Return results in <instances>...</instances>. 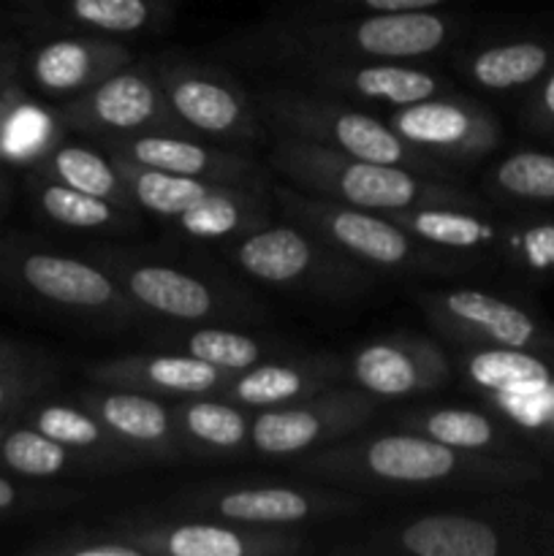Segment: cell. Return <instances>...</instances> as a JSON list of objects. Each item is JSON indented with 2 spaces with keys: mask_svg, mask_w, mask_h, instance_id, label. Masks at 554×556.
I'll return each mask as SVG.
<instances>
[{
  "mask_svg": "<svg viewBox=\"0 0 554 556\" xmlns=\"http://www.w3.org/2000/svg\"><path fill=\"white\" fill-rule=\"evenodd\" d=\"M291 470L307 481L378 494L498 492L541 478V467L527 456L470 454L411 429L356 432L326 448L293 456Z\"/></svg>",
  "mask_w": 554,
  "mask_h": 556,
  "instance_id": "obj_1",
  "label": "cell"
},
{
  "mask_svg": "<svg viewBox=\"0 0 554 556\" xmlns=\"http://www.w3.org/2000/svg\"><path fill=\"white\" fill-rule=\"evenodd\" d=\"M467 20L456 11H400V14H282L231 33L217 47L244 68L272 74L297 60H378L418 63L462 41Z\"/></svg>",
  "mask_w": 554,
  "mask_h": 556,
  "instance_id": "obj_2",
  "label": "cell"
},
{
  "mask_svg": "<svg viewBox=\"0 0 554 556\" xmlns=\"http://www.w3.org/2000/svg\"><path fill=\"white\" fill-rule=\"evenodd\" d=\"M264 163L282 182L356 210L396 215L424 206H478L483 199L456 179L342 155L293 136H272Z\"/></svg>",
  "mask_w": 554,
  "mask_h": 556,
  "instance_id": "obj_3",
  "label": "cell"
},
{
  "mask_svg": "<svg viewBox=\"0 0 554 556\" xmlns=\"http://www.w3.org/2000/svg\"><path fill=\"white\" fill-rule=\"evenodd\" d=\"M277 215L318 233L378 277L400 280H462L483 271L467 255L445 250L407 231L394 217L356 210L324 195L304 193L293 185H272Z\"/></svg>",
  "mask_w": 554,
  "mask_h": 556,
  "instance_id": "obj_4",
  "label": "cell"
},
{
  "mask_svg": "<svg viewBox=\"0 0 554 556\" xmlns=\"http://www.w3.org/2000/svg\"><path fill=\"white\" fill-rule=\"evenodd\" d=\"M541 510L530 505H487L470 510H429L421 516L383 521L345 538L331 554L345 556H516L552 552L543 538Z\"/></svg>",
  "mask_w": 554,
  "mask_h": 556,
  "instance_id": "obj_5",
  "label": "cell"
},
{
  "mask_svg": "<svg viewBox=\"0 0 554 556\" xmlns=\"http://www.w3.org/2000/svg\"><path fill=\"white\" fill-rule=\"evenodd\" d=\"M81 255L101 266L130 302L152 318L182 326H248L266 318V307L237 280L182 269L150 250L125 244H90Z\"/></svg>",
  "mask_w": 554,
  "mask_h": 556,
  "instance_id": "obj_6",
  "label": "cell"
},
{
  "mask_svg": "<svg viewBox=\"0 0 554 556\" xmlns=\"http://www.w3.org/2000/svg\"><path fill=\"white\" fill-rule=\"evenodd\" d=\"M253 98L272 136H293V139L329 147L342 155L411 168V172L427 174V177H456L454 168L407 144L386 123V117H378L356 103L304 90V87L288 85V81H269V85L259 87Z\"/></svg>",
  "mask_w": 554,
  "mask_h": 556,
  "instance_id": "obj_7",
  "label": "cell"
},
{
  "mask_svg": "<svg viewBox=\"0 0 554 556\" xmlns=\"http://www.w3.org/2000/svg\"><path fill=\"white\" fill-rule=\"evenodd\" d=\"M0 286L98 331H128L147 318L87 255H68L11 233H0Z\"/></svg>",
  "mask_w": 554,
  "mask_h": 556,
  "instance_id": "obj_8",
  "label": "cell"
},
{
  "mask_svg": "<svg viewBox=\"0 0 554 556\" xmlns=\"http://www.w3.org/2000/svg\"><path fill=\"white\" fill-rule=\"evenodd\" d=\"M223 255L259 286L318 302H356L380 282L367 266L286 217L223 244Z\"/></svg>",
  "mask_w": 554,
  "mask_h": 556,
  "instance_id": "obj_9",
  "label": "cell"
},
{
  "mask_svg": "<svg viewBox=\"0 0 554 556\" xmlns=\"http://www.w3.org/2000/svg\"><path fill=\"white\" fill-rule=\"evenodd\" d=\"M396 223L427 242L532 280H554V220L538 215H498L478 206H424L396 212Z\"/></svg>",
  "mask_w": 554,
  "mask_h": 556,
  "instance_id": "obj_10",
  "label": "cell"
},
{
  "mask_svg": "<svg viewBox=\"0 0 554 556\" xmlns=\"http://www.w3.org/2000/svg\"><path fill=\"white\" fill-rule=\"evenodd\" d=\"M150 60L168 106L196 136L253 155L266 150L272 134L253 92L226 65L190 58L179 49L150 54Z\"/></svg>",
  "mask_w": 554,
  "mask_h": 556,
  "instance_id": "obj_11",
  "label": "cell"
},
{
  "mask_svg": "<svg viewBox=\"0 0 554 556\" xmlns=\"http://www.w3.org/2000/svg\"><path fill=\"white\" fill-rule=\"evenodd\" d=\"M155 510L174 516L234 521L250 527L304 530L335 519H351L367 510V500L348 489L313 481L310 486L288 483H201L188 486Z\"/></svg>",
  "mask_w": 554,
  "mask_h": 556,
  "instance_id": "obj_12",
  "label": "cell"
},
{
  "mask_svg": "<svg viewBox=\"0 0 554 556\" xmlns=\"http://www.w3.org/2000/svg\"><path fill=\"white\" fill-rule=\"evenodd\" d=\"M106 525L144 556H304L318 548L304 530L174 516L155 508L117 514Z\"/></svg>",
  "mask_w": 554,
  "mask_h": 556,
  "instance_id": "obj_13",
  "label": "cell"
},
{
  "mask_svg": "<svg viewBox=\"0 0 554 556\" xmlns=\"http://www.w3.org/2000/svg\"><path fill=\"white\" fill-rule=\"evenodd\" d=\"M413 302L443 340L459 348H516L554 358V331L514 299L473 286L416 288Z\"/></svg>",
  "mask_w": 554,
  "mask_h": 556,
  "instance_id": "obj_14",
  "label": "cell"
},
{
  "mask_svg": "<svg viewBox=\"0 0 554 556\" xmlns=\"http://www.w3.org/2000/svg\"><path fill=\"white\" fill-rule=\"evenodd\" d=\"M54 112L63 128L79 130L92 141L139 134L196 136L168 106L150 58H136L90 90L54 103Z\"/></svg>",
  "mask_w": 554,
  "mask_h": 556,
  "instance_id": "obj_15",
  "label": "cell"
},
{
  "mask_svg": "<svg viewBox=\"0 0 554 556\" xmlns=\"http://www.w3.org/2000/svg\"><path fill=\"white\" fill-rule=\"evenodd\" d=\"M380 400L358 386L337 383L297 405L255 410L250 451L264 459H293L364 432L378 416Z\"/></svg>",
  "mask_w": 554,
  "mask_h": 556,
  "instance_id": "obj_16",
  "label": "cell"
},
{
  "mask_svg": "<svg viewBox=\"0 0 554 556\" xmlns=\"http://www.w3.org/2000/svg\"><path fill=\"white\" fill-rule=\"evenodd\" d=\"M275 81L324 92L362 109H391L454 90V81L413 63L378 60H297L272 71Z\"/></svg>",
  "mask_w": 554,
  "mask_h": 556,
  "instance_id": "obj_17",
  "label": "cell"
},
{
  "mask_svg": "<svg viewBox=\"0 0 554 556\" xmlns=\"http://www.w3.org/2000/svg\"><path fill=\"white\" fill-rule=\"evenodd\" d=\"M386 123L407 144L454 172L481 163L503 141V128L492 109L456 90L391 109Z\"/></svg>",
  "mask_w": 554,
  "mask_h": 556,
  "instance_id": "obj_18",
  "label": "cell"
},
{
  "mask_svg": "<svg viewBox=\"0 0 554 556\" xmlns=\"http://www.w3.org/2000/svg\"><path fill=\"white\" fill-rule=\"evenodd\" d=\"M96 144H101L114 163L226 185H269V172L259 155L228 150L201 136L139 134L96 141Z\"/></svg>",
  "mask_w": 554,
  "mask_h": 556,
  "instance_id": "obj_19",
  "label": "cell"
},
{
  "mask_svg": "<svg viewBox=\"0 0 554 556\" xmlns=\"http://www.w3.org/2000/svg\"><path fill=\"white\" fill-rule=\"evenodd\" d=\"M348 380L380 402L407 400L443 389L451 380V358L429 337H378L348 358Z\"/></svg>",
  "mask_w": 554,
  "mask_h": 556,
  "instance_id": "obj_20",
  "label": "cell"
},
{
  "mask_svg": "<svg viewBox=\"0 0 554 556\" xmlns=\"http://www.w3.org/2000/svg\"><path fill=\"white\" fill-rule=\"evenodd\" d=\"M134 60V49L119 38L74 30L47 38L22 54V74L38 96L63 103L109 79Z\"/></svg>",
  "mask_w": 554,
  "mask_h": 556,
  "instance_id": "obj_21",
  "label": "cell"
},
{
  "mask_svg": "<svg viewBox=\"0 0 554 556\" xmlns=\"http://www.w3.org/2000/svg\"><path fill=\"white\" fill-rule=\"evenodd\" d=\"M74 400L150 465H179L188 459L172 400L112 386H90L76 391Z\"/></svg>",
  "mask_w": 554,
  "mask_h": 556,
  "instance_id": "obj_22",
  "label": "cell"
},
{
  "mask_svg": "<svg viewBox=\"0 0 554 556\" xmlns=\"http://www.w3.org/2000/svg\"><path fill=\"white\" fill-rule=\"evenodd\" d=\"M345 380L348 362L340 353L291 351L286 356L266 358V362L234 375L221 396L255 413L297 405V402L320 394L337 383H345Z\"/></svg>",
  "mask_w": 554,
  "mask_h": 556,
  "instance_id": "obj_23",
  "label": "cell"
},
{
  "mask_svg": "<svg viewBox=\"0 0 554 556\" xmlns=\"http://www.w3.org/2000/svg\"><path fill=\"white\" fill-rule=\"evenodd\" d=\"M85 378L92 386L134 389L163 396V400H182V396L221 394L231 383L234 375L185 353L158 351L98 358L87 364Z\"/></svg>",
  "mask_w": 554,
  "mask_h": 556,
  "instance_id": "obj_24",
  "label": "cell"
},
{
  "mask_svg": "<svg viewBox=\"0 0 554 556\" xmlns=\"http://www.w3.org/2000/svg\"><path fill=\"white\" fill-rule=\"evenodd\" d=\"M20 421L38 432L49 434L58 443L79 451L87 459L96 462L101 476H114V472H134L139 467H150L144 456L136 454L134 448L114 438L85 405L76 400H36L20 413Z\"/></svg>",
  "mask_w": 554,
  "mask_h": 556,
  "instance_id": "obj_25",
  "label": "cell"
},
{
  "mask_svg": "<svg viewBox=\"0 0 554 556\" xmlns=\"http://www.w3.org/2000/svg\"><path fill=\"white\" fill-rule=\"evenodd\" d=\"M179 440L188 459H242L250 451L253 410L221 394L172 400Z\"/></svg>",
  "mask_w": 554,
  "mask_h": 556,
  "instance_id": "obj_26",
  "label": "cell"
},
{
  "mask_svg": "<svg viewBox=\"0 0 554 556\" xmlns=\"http://www.w3.org/2000/svg\"><path fill=\"white\" fill-rule=\"evenodd\" d=\"M459 76L487 92H527L554 65V43L546 38H500L454 54Z\"/></svg>",
  "mask_w": 554,
  "mask_h": 556,
  "instance_id": "obj_27",
  "label": "cell"
},
{
  "mask_svg": "<svg viewBox=\"0 0 554 556\" xmlns=\"http://www.w3.org/2000/svg\"><path fill=\"white\" fill-rule=\"evenodd\" d=\"M396 424L470 454L521 456L519 432L489 407L487 410L456 405L413 407L396 413Z\"/></svg>",
  "mask_w": 554,
  "mask_h": 556,
  "instance_id": "obj_28",
  "label": "cell"
},
{
  "mask_svg": "<svg viewBox=\"0 0 554 556\" xmlns=\"http://www.w3.org/2000/svg\"><path fill=\"white\" fill-rule=\"evenodd\" d=\"M27 190L38 215L58 228L76 233H103V237H130L144 228L147 215L141 210L81 193L36 172L27 177Z\"/></svg>",
  "mask_w": 554,
  "mask_h": 556,
  "instance_id": "obj_29",
  "label": "cell"
},
{
  "mask_svg": "<svg viewBox=\"0 0 554 556\" xmlns=\"http://www.w3.org/2000/svg\"><path fill=\"white\" fill-rule=\"evenodd\" d=\"M161 345L163 351L185 353V356H193L199 362H206L231 375L244 372V369L255 367V364L266 362V358L299 351L297 345H291L282 337L250 334V331H242L239 326L226 324L185 326L182 331L163 334Z\"/></svg>",
  "mask_w": 554,
  "mask_h": 556,
  "instance_id": "obj_30",
  "label": "cell"
},
{
  "mask_svg": "<svg viewBox=\"0 0 554 556\" xmlns=\"http://www.w3.org/2000/svg\"><path fill=\"white\" fill-rule=\"evenodd\" d=\"M459 367L478 396L532 394L554 383V358L516 348H467Z\"/></svg>",
  "mask_w": 554,
  "mask_h": 556,
  "instance_id": "obj_31",
  "label": "cell"
},
{
  "mask_svg": "<svg viewBox=\"0 0 554 556\" xmlns=\"http://www.w3.org/2000/svg\"><path fill=\"white\" fill-rule=\"evenodd\" d=\"M0 467L11 476L30 478V481L101 476L96 462L87 459L85 454L22 421H11L0 438Z\"/></svg>",
  "mask_w": 554,
  "mask_h": 556,
  "instance_id": "obj_32",
  "label": "cell"
},
{
  "mask_svg": "<svg viewBox=\"0 0 554 556\" xmlns=\"http://www.w3.org/2000/svg\"><path fill=\"white\" fill-rule=\"evenodd\" d=\"M30 172L81 190V193L139 210L123 172H119L117 163L106 155L101 144L90 147L81 144V141H58Z\"/></svg>",
  "mask_w": 554,
  "mask_h": 556,
  "instance_id": "obj_33",
  "label": "cell"
},
{
  "mask_svg": "<svg viewBox=\"0 0 554 556\" xmlns=\"http://www.w3.org/2000/svg\"><path fill=\"white\" fill-rule=\"evenodd\" d=\"M58 16L74 30L125 41L172 25L174 0H58Z\"/></svg>",
  "mask_w": 554,
  "mask_h": 556,
  "instance_id": "obj_34",
  "label": "cell"
},
{
  "mask_svg": "<svg viewBox=\"0 0 554 556\" xmlns=\"http://www.w3.org/2000/svg\"><path fill=\"white\" fill-rule=\"evenodd\" d=\"M483 190L489 199L505 206H538L554 204V152L516 150L500 157L483 174Z\"/></svg>",
  "mask_w": 554,
  "mask_h": 556,
  "instance_id": "obj_35",
  "label": "cell"
},
{
  "mask_svg": "<svg viewBox=\"0 0 554 556\" xmlns=\"http://www.w3.org/2000/svg\"><path fill=\"white\" fill-rule=\"evenodd\" d=\"M60 130H63V123L58 112L25 96L5 123L3 139H0V163L33 168L58 144Z\"/></svg>",
  "mask_w": 554,
  "mask_h": 556,
  "instance_id": "obj_36",
  "label": "cell"
},
{
  "mask_svg": "<svg viewBox=\"0 0 554 556\" xmlns=\"http://www.w3.org/2000/svg\"><path fill=\"white\" fill-rule=\"evenodd\" d=\"M30 556H144L139 546L125 541L117 530L103 525H74L38 538L25 546Z\"/></svg>",
  "mask_w": 554,
  "mask_h": 556,
  "instance_id": "obj_37",
  "label": "cell"
},
{
  "mask_svg": "<svg viewBox=\"0 0 554 556\" xmlns=\"http://www.w3.org/2000/svg\"><path fill=\"white\" fill-rule=\"evenodd\" d=\"M481 402L521 438L554 448V383L532 394H481Z\"/></svg>",
  "mask_w": 554,
  "mask_h": 556,
  "instance_id": "obj_38",
  "label": "cell"
},
{
  "mask_svg": "<svg viewBox=\"0 0 554 556\" xmlns=\"http://www.w3.org/2000/svg\"><path fill=\"white\" fill-rule=\"evenodd\" d=\"M58 383L47 356L33 362L0 364V418H16L30 402L41 400Z\"/></svg>",
  "mask_w": 554,
  "mask_h": 556,
  "instance_id": "obj_39",
  "label": "cell"
},
{
  "mask_svg": "<svg viewBox=\"0 0 554 556\" xmlns=\"http://www.w3.org/2000/svg\"><path fill=\"white\" fill-rule=\"evenodd\" d=\"M81 500V492L65 486H43L41 481L30 483V478L0 472V516L33 514V510H54L74 505Z\"/></svg>",
  "mask_w": 554,
  "mask_h": 556,
  "instance_id": "obj_40",
  "label": "cell"
},
{
  "mask_svg": "<svg viewBox=\"0 0 554 556\" xmlns=\"http://www.w3.org/2000/svg\"><path fill=\"white\" fill-rule=\"evenodd\" d=\"M459 0H304L288 9L291 14H400V11H440Z\"/></svg>",
  "mask_w": 554,
  "mask_h": 556,
  "instance_id": "obj_41",
  "label": "cell"
},
{
  "mask_svg": "<svg viewBox=\"0 0 554 556\" xmlns=\"http://www.w3.org/2000/svg\"><path fill=\"white\" fill-rule=\"evenodd\" d=\"M519 119L532 134L554 136V65L525 92Z\"/></svg>",
  "mask_w": 554,
  "mask_h": 556,
  "instance_id": "obj_42",
  "label": "cell"
},
{
  "mask_svg": "<svg viewBox=\"0 0 554 556\" xmlns=\"http://www.w3.org/2000/svg\"><path fill=\"white\" fill-rule=\"evenodd\" d=\"M22 47L14 38H0V90L14 81H20L22 74Z\"/></svg>",
  "mask_w": 554,
  "mask_h": 556,
  "instance_id": "obj_43",
  "label": "cell"
},
{
  "mask_svg": "<svg viewBox=\"0 0 554 556\" xmlns=\"http://www.w3.org/2000/svg\"><path fill=\"white\" fill-rule=\"evenodd\" d=\"M33 358H43V353L36 351V348L22 345V342H14V340H5V337H0V364L33 362Z\"/></svg>",
  "mask_w": 554,
  "mask_h": 556,
  "instance_id": "obj_44",
  "label": "cell"
},
{
  "mask_svg": "<svg viewBox=\"0 0 554 556\" xmlns=\"http://www.w3.org/2000/svg\"><path fill=\"white\" fill-rule=\"evenodd\" d=\"M25 96H27V92H25V87L20 85V81H14V85H9V87H3V90H0V139H3V130H5V123H9V114L14 112V106Z\"/></svg>",
  "mask_w": 554,
  "mask_h": 556,
  "instance_id": "obj_45",
  "label": "cell"
},
{
  "mask_svg": "<svg viewBox=\"0 0 554 556\" xmlns=\"http://www.w3.org/2000/svg\"><path fill=\"white\" fill-rule=\"evenodd\" d=\"M9 201H11V182H9V177H5V172H3V163H0V215L5 212Z\"/></svg>",
  "mask_w": 554,
  "mask_h": 556,
  "instance_id": "obj_46",
  "label": "cell"
},
{
  "mask_svg": "<svg viewBox=\"0 0 554 556\" xmlns=\"http://www.w3.org/2000/svg\"><path fill=\"white\" fill-rule=\"evenodd\" d=\"M14 421V418H0V438H3V432H5V427H9V424Z\"/></svg>",
  "mask_w": 554,
  "mask_h": 556,
  "instance_id": "obj_47",
  "label": "cell"
},
{
  "mask_svg": "<svg viewBox=\"0 0 554 556\" xmlns=\"http://www.w3.org/2000/svg\"><path fill=\"white\" fill-rule=\"evenodd\" d=\"M0 38H3V36H0Z\"/></svg>",
  "mask_w": 554,
  "mask_h": 556,
  "instance_id": "obj_48",
  "label": "cell"
}]
</instances>
